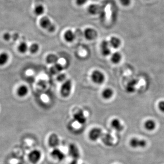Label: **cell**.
I'll use <instances>...</instances> for the list:
<instances>
[{
	"label": "cell",
	"mask_w": 164,
	"mask_h": 164,
	"mask_svg": "<svg viewBox=\"0 0 164 164\" xmlns=\"http://www.w3.org/2000/svg\"><path fill=\"white\" fill-rule=\"evenodd\" d=\"M39 25L42 28L48 31L50 33H53L55 31V26L47 16H43L40 19Z\"/></svg>",
	"instance_id": "1"
},
{
	"label": "cell",
	"mask_w": 164,
	"mask_h": 164,
	"mask_svg": "<svg viewBox=\"0 0 164 164\" xmlns=\"http://www.w3.org/2000/svg\"><path fill=\"white\" fill-rule=\"evenodd\" d=\"M72 89V83L70 79L65 80L61 86L60 93L63 97L67 98L70 95Z\"/></svg>",
	"instance_id": "2"
},
{
	"label": "cell",
	"mask_w": 164,
	"mask_h": 164,
	"mask_svg": "<svg viewBox=\"0 0 164 164\" xmlns=\"http://www.w3.org/2000/svg\"><path fill=\"white\" fill-rule=\"evenodd\" d=\"M91 78L96 84H101L105 81V76L100 71L95 70L92 73Z\"/></svg>",
	"instance_id": "3"
},
{
	"label": "cell",
	"mask_w": 164,
	"mask_h": 164,
	"mask_svg": "<svg viewBox=\"0 0 164 164\" xmlns=\"http://www.w3.org/2000/svg\"><path fill=\"white\" fill-rule=\"evenodd\" d=\"M130 145L132 148H144L147 145V142L145 139L134 137L130 140Z\"/></svg>",
	"instance_id": "4"
},
{
	"label": "cell",
	"mask_w": 164,
	"mask_h": 164,
	"mask_svg": "<svg viewBox=\"0 0 164 164\" xmlns=\"http://www.w3.org/2000/svg\"><path fill=\"white\" fill-rule=\"evenodd\" d=\"M103 135L102 130L100 128L95 127L90 131L89 137L91 141H95L99 139Z\"/></svg>",
	"instance_id": "5"
},
{
	"label": "cell",
	"mask_w": 164,
	"mask_h": 164,
	"mask_svg": "<svg viewBox=\"0 0 164 164\" xmlns=\"http://www.w3.org/2000/svg\"><path fill=\"white\" fill-rule=\"evenodd\" d=\"M74 120L81 125H83L87 121V118L84 112L82 110H79L73 115Z\"/></svg>",
	"instance_id": "6"
},
{
	"label": "cell",
	"mask_w": 164,
	"mask_h": 164,
	"mask_svg": "<svg viewBox=\"0 0 164 164\" xmlns=\"http://www.w3.org/2000/svg\"><path fill=\"white\" fill-rule=\"evenodd\" d=\"M69 153L73 159L78 160L80 157L79 149L75 144H71L69 145Z\"/></svg>",
	"instance_id": "7"
},
{
	"label": "cell",
	"mask_w": 164,
	"mask_h": 164,
	"mask_svg": "<svg viewBox=\"0 0 164 164\" xmlns=\"http://www.w3.org/2000/svg\"><path fill=\"white\" fill-rule=\"evenodd\" d=\"M111 47L109 41L104 40L101 44V52L104 56H108L111 54Z\"/></svg>",
	"instance_id": "8"
},
{
	"label": "cell",
	"mask_w": 164,
	"mask_h": 164,
	"mask_svg": "<svg viewBox=\"0 0 164 164\" xmlns=\"http://www.w3.org/2000/svg\"><path fill=\"white\" fill-rule=\"evenodd\" d=\"M41 153L37 150H34L29 154V160L33 164H36L41 159Z\"/></svg>",
	"instance_id": "9"
},
{
	"label": "cell",
	"mask_w": 164,
	"mask_h": 164,
	"mask_svg": "<svg viewBox=\"0 0 164 164\" xmlns=\"http://www.w3.org/2000/svg\"><path fill=\"white\" fill-rule=\"evenodd\" d=\"M84 36L88 40H93L97 37L98 33L95 29L87 28L84 31Z\"/></svg>",
	"instance_id": "10"
},
{
	"label": "cell",
	"mask_w": 164,
	"mask_h": 164,
	"mask_svg": "<svg viewBox=\"0 0 164 164\" xmlns=\"http://www.w3.org/2000/svg\"><path fill=\"white\" fill-rule=\"evenodd\" d=\"M51 156L53 158L60 161L63 160L65 157V154L57 148H54L51 153Z\"/></svg>",
	"instance_id": "11"
},
{
	"label": "cell",
	"mask_w": 164,
	"mask_h": 164,
	"mask_svg": "<svg viewBox=\"0 0 164 164\" xmlns=\"http://www.w3.org/2000/svg\"><path fill=\"white\" fill-rule=\"evenodd\" d=\"M48 142L50 147L56 148L59 145L60 141L57 134H52L49 137Z\"/></svg>",
	"instance_id": "12"
},
{
	"label": "cell",
	"mask_w": 164,
	"mask_h": 164,
	"mask_svg": "<svg viewBox=\"0 0 164 164\" xmlns=\"http://www.w3.org/2000/svg\"><path fill=\"white\" fill-rule=\"evenodd\" d=\"M87 11L91 15H97L101 13L102 8L98 4H91L88 7Z\"/></svg>",
	"instance_id": "13"
},
{
	"label": "cell",
	"mask_w": 164,
	"mask_h": 164,
	"mask_svg": "<svg viewBox=\"0 0 164 164\" xmlns=\"http://www.w3.org/2000/svg\"><path fill=\"white\" fill-rule=\"evenodd\" d=\"M102 142L107 146H111L113 142V138L109 133H105L102 135L101 136Z\"/></svg>",
	"instance_id": "14"
},
{
	"label": "cell",
	"mask_w": 164,
	"mask_h": 164,
	"mask_svg": "<svg viewBox=\"0 0 164 164\" xmlns=\"http://www.w3.org/2000/svg\"><path fill=\"white\" fill-rule=\"evenodd\" d=\"M138 81L136 79H132L128 82L126 85L125 89L129 93H134L136 90V86L137 84Z\"/></svg>",
	"instance_id": "15"
},
{
	"label": "cell",
	"mask_w": 164,
	"mask_h": 164,
	"mask_svg": "<svg viewBox=\"0 0 164 164\" xmlns=\"http://www.w3.org/2000/svg\"><path fill=\"white\" fill-rule=\"evenodd\" d=\"M111 125L113 129L117 131L120 132L123 130L124 127L120 122V120L118 119H114L111 122Z\"/></svg>",
	"instance_id": "16"
},
{
	"label": "cell",
	"mask_w": 164,
	"mask_h": 164,
	"mask_svg": "<svg viewBox=\"0 0 164 164\" xmlns=\"http://www.w3.org/2000/svg\"><path fill=\"white\" fill-rule=\"evenodd\" d=\"M28 89L25 85H21L17 88L16 94L20 97H24L28 95Z\"/></svg>",
	"instance_id": "17"
},
{
	"label": "cell",
	"mask_w": 164,
	"mask_h": 164,
	"mask_svg": "<svg viewBox=\"0 0 164 164\" xmlns=\"http://www.w3.org/2000/svg\"><path fill=\"white\" fill-rule=\"evenodd\" d=\"M75 34L71 30H68L66 31L64 33V39L65 41H67V42H72L75 40Z\"/></svg>",
	"instance_id": "18"
},
{
	"label": "cell",
	"mask_w": 164,
	"mask_h": 164,
	"mask_svg": "<svg viewBox=\"0 0 164 164\" xmlns=\"http://www.w3.org/2000/svg\"><path fill=\"white\" fill-rule=\"evenodd\" d=\"M63 69V68L62 65L59 63H57L54 64L52 67H51L50 71L51 73L53 75H58L61 73Z\"/></svg>",
	"instance_id": "19"
},
{
	"label": "cell",
	"mask_w": 164,
	"mask_h": 164,
	"mask_svg": "<svg viewBox=\"0 0 164 164\" xmlns=\"http://www.w3.org/2000/svg\"><path fill=\"white\" fill-rule=\"evenodd\" d=\"M110 47L113 48L117 49L121 45V40L116 37H112L109 41Z\"/></svg>",
	"instance_id": "20"
},
{
	"label": "cell",
	"mask_w": 164,
	"mask_h": 164,
	"mask_svg": "<svg viewBox=\"0 0 164 164\" xmlns=\"http://www.w3.org/2000/svg\"><path fill=\"white\" fill-rule=\"evenodd\" d=\"M144 126L147 130L152 131L156 129V123L152 119H148L145 123Z\"/></svg>",
	"instance_id": "21"
},
{
	"label": "cell",
	"mask_w": 164,
	"mask_h": 164,
	"mask_svg": "<svg viewBox=\"0 0 164 164\" xmlns=\"http://www.w3.org/2000/svg\"><path fill=\"white\" fill-rule=\"evenodd\" d=\"M114 95V91L110 88H106L102 92V95L105 99H109L112 97Z\"/></svg>",
	"instance_id": "22"
},
{
	"label": "cell",
	"mask_w": 164,
	"mask_h": 164,
	"mask_svg": "<svg viewBox=\"0 0 164 164\" xmlns=\"http://www.w3.org/2000/svg\"><path fill=\"white\" fill-rule=\"evenodd\" d=\"M34 12L37 16L42 15L45 12V7L42 4H38L35 7Z\"/></svg>",
	"instance_id": "23"
},
{
	"label": "cell",
	"mask_w": 164,
	"mask_h": 164,
	"mask_svg": "<svg viewBox=\"0 0 164 164\" xmlns=\"http://www.w3.org/2000/svg\"><path fill=\"white\" fill-rule=\"evenodd\" d=\"M9 60V55L6 52L0 54V66H3L7 64Z\"/></svg>",
	"instance_id": "24"
},
{
	"label": "cell",
	"mask_w": 164,
	"mask_h": 164,
	"mask_svg": "<svg viewBox=\"0 0 164 164\" xmlns=\"http://www.w3.org/2000/svg\"><path fill=\"white\" fill-rule=\"evenodd\" d=\"M46 60L47 63L54 65V64L57 63L58 58L57 56L54 54H50L47 56Z\"/></svg>",
	"instance_id": "25"
},
{
	"label": "cell",
	"mask_w": 164,
	"mask_h": 164,
	"mask_svg": "<svg viewBox=\"0 0 164 164\" xmlns=\"http://www.w3.org/2000/svg\"><path fill=\"white\" fill-rule=\"evenodd\" d=\"M122 58V55L119 52H115L112 54L111 57V60L112 62L114 64H117L120 62Z\"/></svg>",
	"instance_id": "26"
},
{
	"label": "cell",
	"mask_w": 164,
	"mask_h": 164,
	"mask_svg": "<svg viewBox=\"0 0 164 164\" xmlns=\"http://www.w3.org/2000/svg\"><path fill=\"white\" fill-rule=\"evenodd\" d=\"M18 52L21 54H25L29 49L28 46L26 42H21L17 47Z\"/></svg>",
	"instance_id": "27"
},
{
	"label": "cell",
	"mask_w": 164,
	"mask_h": 164,
	"mask_svg": "<svg viewBox=\"0 0 164 164\" xmlns=\"http://www.w3.org/2000/svg\"><path fill=\"white\" fill-rule=\"evenodd\" d=\"M39 49V46L37 43H33L29 48V50L31 53L35 54L38 52Z\"/></svg>",
	"instance_id": "28"
},
{
	"label": "cell",
	"mask_w": 164,
	"mask_h": 164,
	"mask_svg": "<svg viewBox=\"0 0 164 164\" xmlns=\"http://www.w3.org/2000/svg\"><path fill=\"white\" fill-rule=\"evenodd\" d=\"M66 76L65 74L61 73L57 75V79L58 82H62L65 81V79H66Z\"/></svg>",
	"instance_id": "29"
},
{
	"label": "cell",
	"mask_w": 164,
	"mask_h": 164,
	"mask_svg": "<svg viewBox=\"0 0 164 164\" xmlns=\"http://www.w3.org/2000/svg\"><path fill=\"white\" fill-rule=\"evenodd\" d=\"M88 0H76V4L78 6H83L85 5Z\"/></svg>",
	"instance_id": "30"
},
{
	"label": "cell",
	"mask_w": 164,
	"mask_h": 164,
	"mask_svg": "<svg viewBox=\"0 0 164 164\" xmlns=\"http://www.w3.org/2000/svg\"><path fill=\"white\" fill-rule=\"evenodd\" d=\"M121 5L124 7L129 6L130 4L131 0H119Z\"/></svg>",
	"instance_id": "31"
},
{
	"label": "cell",
	"mask_w": 164,
	"mask_h": 164,
	"mask_svg": "<svg viewBox=\"0 0 164 164\" xmlns=\"http://www.w3.org/2000/svg\"><path fill=\"white\" fill-rule=\"evenodd\" d=\"M11 38V35L9 33H6L3 34V38L5 41H8Z\"/></svg>",
	"instance_id": "32"
},
{
	"label": "cell",
	"mask_w": 164,
	"mask_h": 164,
	"mask_svg": "<svg viewBox=\"0 0 164 164\" xmlns=\"http://www.w3.org/2000/svg\"><path fill=\"white\" fill-rule=\"evenodd\" d=\"M158 107L161 112L164 113V101H161L159 103Z\"/></svg>",
	"instance_id": "33"
},
{
	"label": "cell",
	"mask_w": 164,
	"mask_h": 164,
	"mask_svg": "<svg viewBox=\"0 0 164 164\" xmlns=\"http://www.w3.org/2000/svg\"><path fill=\"white\" fill-rule=\"evenodd\" d=\"M78 164V160H77L73 159V160L71 161L69 164Z\"/></svg>",
	"instance_id": "34"
},
{
	"label": "cell",
	"mask_w": 164,
	"mask_h": 164,
	"mask_svg": "<svg viewBox=\"0 0 164 164\" xmlns=\"http://www.w3.org/2000/svg\"></svg>",
	"instance_id": "35"
}]
</instances>
